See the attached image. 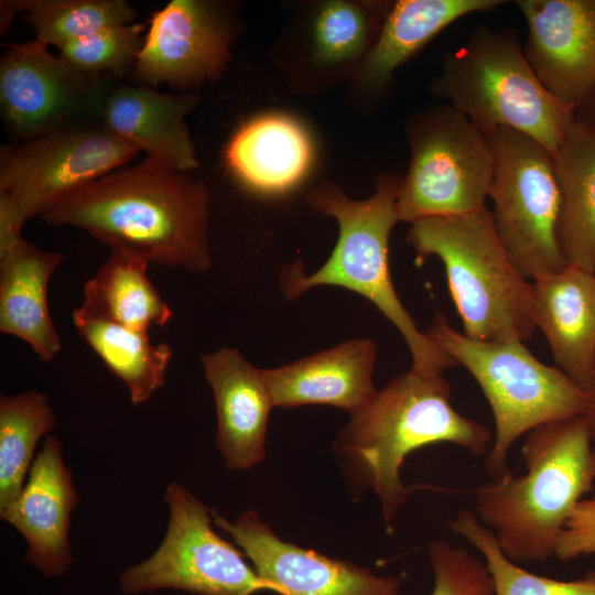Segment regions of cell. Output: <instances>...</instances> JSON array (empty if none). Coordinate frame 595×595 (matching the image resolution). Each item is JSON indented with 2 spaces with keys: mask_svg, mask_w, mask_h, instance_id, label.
Returning <instances> with one entry per match:
<instances>
[{
  "mask_svg": "<svg viewBox=\"0 0 595 595\" xmlns=\"http://www.w3.org/2000/svg\"><path fill=\"white\" fill-rule=\"evenodd\" d=\"M208 190L152 159L117 169L66 195L42 218L74 226L107 245L167 268H210Z\"/></svg>",
  "mask_w": 595,
  "mask_h": 595,
  "instance_id": "6da1fadb",
  "label": "cell"
},
{
  "mask_svg": "<svg viewBox=\"0 0 595 595\" xmlns=\"http://www.w3.org/2000/svg\"><path fill=\"white\" fill-rule=\"evenodd\" d=\"M526 473L490 479L475 491V513L511 561L554 556L565 523L593 490V436L587 414L550 422L526 434Z\"/></svg>",
  "mask_w": 595,
  "mask_h": 595,
  "instance_id": "7a4b0ae2",
  "label": "cell"
},
{
  "mask_svg": "<svg viewBox=\"0 0 595 595\" xmlns=\"http://www.w3.org/2000/svg\"><path fill=\"white\" fill-rule=\"evenodd\" d=\"M490 430L456 411L442 375L413 369L392 378L340 431L336 450L348 456L361 480L378 496L389 526L414 487L400 477L405 457L434 443H452L483 455Z\"/></svg>",
  "mask_w": 595,
  "mask_h": 595,
  "instance_id": "3957f363",
  "label": "cell"
},
{
  "mask_svg": "<svg viewBox=\"0 0 595 595\" xmlns=\"http://www.w3.org/2000/svg\"><path fill=\"white\" fill-rule=\"evenodd\" d=\"M402 178L381 175L376 192L354 201L332 183L313 190L307 202L316 212L338 223V239L329 258L312 274L300 262L281 271V288L295 300L312 288L335 285L369 300L402 335L412 357L411 369L429 376L457 366L421 332L400 301L389 268V237L399 221L397 199Z\"/></svg>",
  "mask_w": 595,
  "mask_h": 595,
  "instance_id": "277c9868",
  "label": "cell"
},
{
  "mask_svg": "<svg viewBox=\"0 0 595 595\" xmlns=\"http://www.w3.org/2000/svg\"><path fill=\"white\" fill-rule=\"evenodd\" d=\"M405 240L419 260L435 256L442 261L466 336L523 343L532 337V281L511 260L487 207L416 220Z\"/></svg>",
  "mask_w": 595,
  "mask_h": 595,
  "instance_id": "5b68a950",
  "label": "cell"
},
{
  "mask_svg": "<svg viewBox=\"0 0 595 595\" xmlns=\"http://www.w3.org/2000/svg\"><path fill=\"white\" fill-rule=\"evenodd\" d=\"M433 93L485 134L509 128L552 155L575 119L576 107L558 99L538 79L512 28L474 29L445 56Z\"/></svg>",
  "mask_w": 595,
  "mask_h": 595,
  "instance_id": "8992f818",
  "label": "cell"
},
{
  "mask_svg": "<svg viewBox=\"0 0 595 595\" xmlns=\"http://www.w3.org/2000/svg\"><path fill=\"white\" fill-rule=\"evenodd\" d=\"M424 333L472 375L489 403L495 436L484 468L490 479L510 473L507 457L518 437L540 425L587 414L593 405L592 393L539 360L523 342L470 338L440 312Z\"/></svg>",
  "mask_w": 595,
  "mask_h": 595,
  "instance_id": "52a82bcc",
  "label": "cell"
},
{
  "mask_svg": "<svg viewBox=\"0 0 595 595\" xmlns=\"http://www.w3.org/2000/svg\"><path fill=\"white\" fill-rule=\"evenodd\" d=\"M495 158L489 197L496 231L530 281L567 267L559 241L562 197L553 155L509 128L486 134Z\"/></svg>",
  "mask_w": 595,
  "mask_h": 595,
  "instance_id": "ba28073f",
  "label": "cell"
},
{
  "mask_svg": "<svg viewBox=\"0 0 595 595\" xmlns=\"http://www.w3.org/2000/svg\"><path fill=\"white\" fill-rule=\"evenodd\" d=\"M411 161L397 199L399 220L479 210L489 197L495 158L487 136L452 106L423 112L409 127Z\"/></svg>",
  "mask_w": 595,
  "mask_h": 595,
  "instance_id": "9c48e42d",
  "label": "cell"
},
{
  "mask_svg": "<svg viewBox=\"0 0 595 595\" xmlns=\"http://www.w3.org/2000/svg\"><path fill=\"white\" fill-rule=\"evenodd\" d=\"M166 533L156 551L120 575L123 593L181 589L197 595H253L270 591L231 543L212 528L213 510L185 487H166Z\"/></svg>",
  "mask_w": 595,
  "mask_h": 595,
  "instance_id": "30bf717a",
  "label": "cell"
},
{
  "mask_svg": "<svg viewBox=\"0 0 595 595\" xmlns=\"http://www.w3.org/2000/svg\"><path fill=\"white\" fill-rule=\"evenodd\" d=\"M47 47L35 39L10 44L0 58V112L13 142L101 126L116 78L80 72Z\"/></svg>",
  "mask_w": 595,
  "mask_h": 595,
  "instance_id": "8fae6325",
  "label": "cell"
},
{
  "mask_svg": "<svg viewBox=\"0 0 595 595\" xmlns=\"http://www.w3.org/2000/svg\"><path fill=\"white\" fill-rule=\"evenodd\" d=\"M140 151L102 126L2 145L0 203L24 224L74 190L136 158Z\"/></svg>",
  "mask_w": 595,
  "mask_h": 595,
  "instance_id": "7c38bea8",
  "label": "cell"
},
{
  "mask_svg": "<svg viewBox=\"0 0 595 595\" xmlns=\"http://www.w3.org/2000/svg\"><path fill=\"white\" fill-rule=\"evenodd\" d=\"M252 562L259 577L280 595H398L400 582L351 562L328 558L281 540L253 510L235 522L212 512Z\"/></svg>",
  "mask_w": 595,
  "mask_h": 595,
  "instance_id": "4fadbf2b",
  "label": "cell"
},
{
  "mask_svg": "<svg viewBox=\"0 0 595 595\" xmlns=\"http://www.w3.org/2000/svg\"><path fill=\"white\" fill-rule=\"evenodd\" d=\"M229 29L215 7L201 0H171L152 13L133 73L148 87L186 89L215 82L230 58Z\"/></svg>",
  "mask_w": 595,
  "mask_h": 595,
  "instance_id": "5bb4252c",
  "label": "cell"
},
{
  "mask_svg": "<svg viewBox=\"0 0 595 595\" xmlns=\"http://www.w3.org/2000/svg\"><path fill=\"white\" fill-rule=\"evenodd\" d=\"M523 53L541 84L576 108L595 93V0H517Z\"/></svg>",
  "mask_w": 595,
  "mask_h": 595,
  "instance_id": "9a60e30c",
  "label": "cell"
},
{
  "mask_svg": "<svg viewBox=\"0 0 595 595\" xmlns=\"http://www.w3.org/2000/svg\"><path fill=\"white\" fill-rule=\"evenodd\" d=\"M78 502L61 441L46 435L20 495L0 509L1 520L26 540L25 560L45 576L66 572L72 563L68 531Z\"/></svg>",
  "mask_w": 595,
  "mask_h": 595,
  "instance_id": "2e32d148",
  "label": "cell"
},
{
  "mask_svg": "<svg viewBox=\"0 0 595 595\" xmlns=\"http://www.w3.org/2000/svg\"><path fill=\"white\" fill-rule=\"evenodd\" d=\"M216 405V445L229 469H249L264 457L268 419L274 407L263 369L238 349L224 347L201 357Z\"/></svg>",
  "mask_w": 595,
  "mask_h": 595,
  "instance_id": "e0dca14e",
  "label": "cell"
},
{
  "mask_svg": "<svg viewBox=\"0 0 595 595\" xmlns=\"http://www.w3.org/2000/svg\"><path fill=\"white\" fill-rule=\"evenodd\" d=\"M197 102L195 94H162L116 78L104 98L100 123L147 158L188 173L198 162L185 117Z\"/></svg>",
  "mask_w": 595,
  "mask_h": 595,
  "instance_id": "ac0fdd59",
  "label": "cell"
},
{
  "mask_svg": "<svg viewBox=\"0 0 595 595\" xmlns=\"http://www.w3.org/2000/svg\"><path fill=\"white\" fill-rule=\"evenodd\" d=\"M376 357V343L358 338L274 369H263V375L274 407L332 405L353 416L377 392L372 383Z\"/></svg>",
  "mask_w": 595,
  "mask_h": 595,
  "instance_id": "d6986e66",
  "label": "cell"
},
{
  "mask_svg": "<svg viewBox=\"0 0 595 595\" xmlns=\"http://www.w3.org/2000/svg\"><path fill=\"white\" fill-rule=\"evenodd\" d=\"M539 328L556 367L592 393L595 367V272L567 266L532 281Z\"/></svg>",
  "mask_w": 595,
  "mask_h": 595,
  "instance_id": "ffe728a7",
  "label": "cell"
},
{
  "mask_svg": "<svg viewBox=\"0 0 595 595\" xmlns=\"http://www.w3.org/2000/svg\"><path fill=\"white\" fill-rule=\"evenodd\" d=\"M62 261L24 238L0 256V332L26 342L44 361L62 348L47 304L48 281Z\"/></svg>",
  "mask_w": 595,
  "mask_h": 595,
  "instance_id": "44dd1931",
  "label": "cell"
},
{
  "mask_svg": "<svg viewBox=\"0 0 595 595\" xmlns=\"http://www.w3.org/2000/svg\"><path fill=\"white\" fill-rule=\"evenodd\" d=\"M312 158L310 140L295 121L262 116L241 127L226 149L234 174L250 188L280 193L306 173Z\"/></svg>",
  "mask_w": 595,
  "mask_h": 595,
  "instance_id": "7402d4cb",
  "label": "cell"
},
{
  "mask_svg": "<svg viewBox=\"0 0 595 595\" xmlns=\"http://www.w3.org/2000/svg\"><path fill=\"white\" fill-rule=\"evenodd\" d=\"M553 160L562 197V253L567 266L595 272V126L575 118Z\"/></svg>",
  "mask_w": 595,
  "mask_h": 595,
  "instance_id": "603a6c76",
  "label": "cell"
},
{
  "mask_svg": "<svg viewBox=\"0 0 595 595\" xmlns=\"http://www.w3.org/2000/svg\"><path fill=\"white\" fill-rule=\"evenodd\" d=\"M502 0H399L389 6L363 64V77L385 86L393 72L458 19L495 10Z\"/></svg>",
  "mask_w": 595,
  "mask_h": 595,
  "instance_id": "cb8c5ba5",
  "label": "cell"
},
{
  "mask_svg": "<svg viewBox=\"0 0 595 595\" xmlns=\"http://www.w3.org/2000/svg\"><path fill=\"white\" fill-rule=\"evenodd\" d=\"M149 263L138 255L111 250L109 259L86 282L85 300L76 309L141 332H148L152 325H165L173 312L150 282Z\"/></svg>",
  "mask_w": 595,
  "mask_h": 595,
  "instance_id": "d4e9b609",
  "label": "cell"
},
{
  "mask_svg": "<svg viewBox=\"0 0 595 595\" xmlns=\"http://www.w3.org/2000/svg\"><path fill=\"white\" fill-rule=\"evenodd\" d=\"M72 317L82 338L125 383L133 404L148 401L164 385L172 356L169 345H154L148 332L85 315L77 309Z\"/></svg>",
  "mask_w": 595,
  "mask_h": 595,
  "instance_id": "484cf974",
  "label": "cell"
},
{
  "mask_svg": "<svg viewBox=\"0 0 595 595\" xmlns=\"http://www.w3.org/2000/svg\"><path fill=\"white\" fill-rule=\"evenodd\" d=\"M54 424L46 394L31 390L0 397V509L22 491L35 446Z\"/></svg>",
  "mask_w": 595,
  "mask_h": 595,
  "instance_id": "4316f807",
  "label": "cell"
},
{
  "mask_svg": "<svg viewBox=\"0 0 595 595\" xmlns=\"http://www.w3.org/2000/svg\"><path fill=\"white\" fill-rule=\"evenodd\" d=\"M35 40L57 48L100 30L133 23L136 11L126 0H12Z\"/></svg>",
  "mask_w": 595,
  "mask_h": 595,
  "instance_id": "83f0119b",
  "label": "cell"
},
{
  "mask_svg": "<svg viewBox=\"0 0 595 595\" xmlns=\"http://www.w3.org/2000/svg\"><path fill=\"white\" fill-rule=\"evenodd\" d=\"M450 529L475 547L493 577L495 595H595V571L573 581L536 575L520 567L502 552L494 532L474 511L459 510Z\"/></svg>",
  "mask_w": 595,
  "mask_h": 595,
  "instance_id": "f1b7e54d",
  "label": "cell"
},
{
  "mask_svg": "<svg viewBox=\"0 0 595 595\" xmlns=\"http://www.w3.org/2000/svg\"><path fill=\"white\" fill-rule=\"evenodd\" d=\"M328 1L317 12L314 24L316 56L326 64L348 62L361 54L379 20L377 6Z\"/></svg>",
  "mask_w": 595,
  "mask_h": 595,
  "instance_id": "f546056e",
  "label": "cell"
},
{
  "mask_svg": "<svg viewBox=\"0 0 595 595\" xmlns=\"http://www.w3.org/2000/svg\"><path fill=\"white\" fill-rule=\"evenodd\" d=\"M143 30L144 24L136 22L110 26L63 44L60 57L80 72L121 79L133 68Z\"/></svg>",
  "mask_w": 595,
  "mask_h": 595,
  "instance_id": "4dcf8cb0",
  "label": "cell"
},
{
  "mask_svg": "<svg viewBox=\"0 0 595 595\" xmlns=\"http://www.w3.org/2000/svg\"><path fill=\"white\" fill-rule=\"evenodd\" d=\"M435 583L431 595H495L493 577L479 558L440 540L430 543Z\"/></svg>",
  "mask_w": 595,
  "mask_h": 595,
  "instance_id": "1f68e13d",
  "label": "cell"
},
{
  "mask_svg": "<svg viewBox=\"0 0 595 595\" xmlns=\"http://www.w3.org/2000/svg\"><path fill=\"white\" fill-rule=\"evenodd\" d=\"M592 554H595V495L577 504L554 551V556L561 561Z\"/></svg>",
  "mask_w": 595,
  "mask_h": 595,
  "instance_id": "d6a6232c",
  "label": "cell"
},
{
  "mask_svg": "<svg viewBox=\"0 0 595 595\" xmlns=\"http://www.w3.org/2000/svg\"><path fill=\"white\" fill-rule=\"evenodd\" d=\"M575 118L595 126V93L575 110Z\"/></svg>",
  "mask_w": 595,
  "mask_h": 595,
  "instance_id": "836d02e7",
  "label": "cell"
},
{
  "mask_svg": "<svg viewBox=\"0 0 595 595\" xmlns=\"http://www.w3.org/2000/svg\"><path fill=\"white\" fill-rule=\"evenodd\" d=\"M587 418H588V421H589V426H591L593 442H594L595 441V398H594L593 405H592L589 412L587 413Z\"/></svg>",
  "mask_w": 595,
  "mask_h": 595,
  "instance_id": "e575fe53",
  "label": "cell"
},
{
  "mask_svg": "<svg viewBox=\"0 0 595 595\" xmlns=\"http://www.w3.org/2000/svg\"><path fill=\"white\" fill-rule=\"evenodd\" d=\"M593 469H594V479H595V441L593 442Z\"/></svg>",
  "mask_w": 595,
  "mask_h": 595,
  "instance_id": "d590c367",
  "label": "cell"
},
{
  "mask_svg": "<svg viewBox=\"0 0 595 595\" xmlns=\"http://www.w3.org/2000/svg\"><path fill=\"white\" fill-rule=\"evenodd\" d=\"M592 394H593V397L595 398V367H594V382H593Z\"/></svg>",
  "mask_w": 595,
  "mask_h": 595,
  "instance_id": "8d00e7d4",
  "label": "cell"
}]
</instances>
